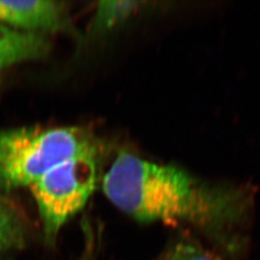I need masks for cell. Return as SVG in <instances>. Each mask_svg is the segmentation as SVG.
<instances>
[{"label":"cell","mask_w":260,"mask_h":260,"mask_svg":"<svg viewBox=\"0 0 260 260\" xmlns=\"http://www.w3.org/2000/svg\"><path fill=\"white\" fill-rule=\"evenodd\" d=\"M103 188L134 220L187 224L226 251L240 248L255 205V190L248 183L205 179L127 151L115 158Z\"/></svg>","instance_id":"1"},{"label":"cell","mask_w":260,"mask_h":260,"mask_svg":"<svg viewBox=\"0 0 260 260\" xmlns=\"http://www.w3.org/2000/svg\"><path fill=\"white\" fill-rule=\"evenodd\" d=\"M160 260H220L217 255L205 249L202 244L191 238L177 241Z\"/></svg>","instance_id":"8"},{"label":"cell","mask_w":260,"mask_h":260,"mask_svg":"<svg viewBox=\"0 0 260 260\" xmlns=\"http://www.w3.org/2000/svg\"><path fill=\"white\" fill-rule=\"evenodd\" d=\"M50 44L43 34L29 33L0 23V73L11 66L48 54Z\"/></svg>","instance_id":"5"},{"label":"cell","mask_w":260,"mask_h":260,"mask_svg":"<svg viewBox=\"0 0 260 260\" xmlns=\"http://www.w3.org/2000/svg\"><path fill=\"white\" fill-rule=\"evenodd\" d=\"M143 2L140 1H101L99 2L90 31L93 35L103 34L124 22L134 15Z\"/></svg>","instance_id":"7"},{"label":"cell","mask_w":260,"mask_h":260,"mask_svg":"<svg viewBox=\"0 0 260 260\" xmlns=\"http://www.w3.org/2000/svg\"><path fill=\"white\" fill-rule=\"evenodd\" d=\"M0 23L38 34L70 29L65 3L55 0H0Z\"/></svg>","instance_id":"4"},{"label":"cell","mask_w":260,"mask_h":260,"mask_svg":"<svg viewBox=\"0 0 260 260\" xmlns=\"http://www.w3.org/2000/svg\"><path fill=\"white\" fill-rule=\"evenodd\" d=\"M100 143L78 126H23L0 129V191L30 187L68 159L95 155Z\"/></svg>","instance_id":"2"},{"label":"cell","mask_w":260,"mask_h":260,"mask_svg":"<svg viewBox=\"0 0 260 260\" xmlns=\"http://www.w3.org/2000/svg\"><path fill=\"white\" fill-rule=\"evenodd\" d=\"M98 156L81 155L50 169L30 186L48 243L83 209L98 183Z\"/></svg>","instance_id":"3"},{"label":"cell","mask_w":260,"mask_h":260,"mask_svg":"<svg viewBox=\"0 0 260 260\" xmlns=\"http://www.w3.org/2000/svg\"><path fill=\"white\" fill-rule=\"evenodd\" d=\"M27 236L25 217L17 205L0 194V253L24 247Z\"/></svg>","instance_id":"6"}]
</instances>
